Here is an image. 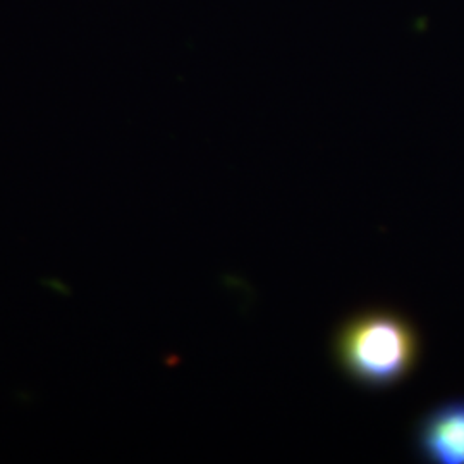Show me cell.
Here are the masks:
<instances>
[{"mask_svg": "<svg viewBox=\"0 0 464 464\" xmlns=\"http://www.w3.org/2000/svg\"><path fill=\"white\" fill-rule=\"evenodd\" d=\"M337 354L353 379L368 387H387L411 370L416 337L398 316L368 314L349 322L341 332Z\"/></svg>", "mask_w": 464, "mask_h": 464, "instance_id": "6da1fadb", "label": "cell"}, {"mask_svg": "<svg viewBox=\"0 0 464 464\" xmlns=\"http://www.w3.org/2000/svg\"><path fill=\"white\" fill-rule=\"evenodd\" d=\"M420 448L435 463L464 464V401L448 402L425 418Z\"/></svg>", "mask_w": 464, "mask_h": 464, "instance_id": "7a4b0ae2", "label": "cell"}]
</instances>
